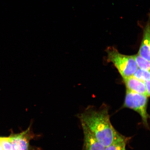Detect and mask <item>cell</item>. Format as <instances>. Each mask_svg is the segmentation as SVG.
<instances>
[{"instance_id":"6da1fadb","label":"cell","mask_w":150,"mask_h":150,"mask_svg":"<svg viewBox=\"0 0 150 150\" xmlns=\"http://www.w3.org/2000/svg\"><path fill=\"white\" fill-rule=\"evenodd\" d=\"M78 117L81 122L87 127L105 147L110 145L119 134L110 122L108 109L106 106L98 109L88 107Z\"/></svg>"},{"instance_id":"7a4b0ae2","label":"cell","mask_w":150,"mask_h":150,"mask_svg":"<svg viewBox=\"0 0 150 150\" xmlns=\"http://www.w3.org/2000/svg\"><path fill=\"white\" fill-rule=\"evenodd\" d=\"M106 51L108 61L113 64L123 78L133 76L137 70L138 65L132 56L123 55L112 47L108 48Z\"/></svg>"},{"instance_id":"3957f363","label":"cell","mask_w":150,"mask_h":150,"mask_svg":"<svg viewBox=\"0 0 150 150\" xmlns=\"http://www.w3.org/2000/svg\"><path fill=\"white\" fill-rule=\"evenodd\" d=\"M148 97L147 95L134 92L127 89L124 107L134 110L139 114L146 126H148L149 117L147 113Z\"/></svg>"},{"instance_id":"277c9868","label":"cell","mask_w":150,"mask_h":150,"mask_svg":"<svg viewBox=\"0 0 150 150\" xmlns=\"http://www.w3.org/2000/svg\"><path fill=\"white\" fill-rule=\"evenodd\" d=\"M33 137L30 127L23 132L9 137L12 150H29L30 142Z\"/></svg>"},{"instance_id":"5b68a950","label":"cell","mask_w":150,"mask_h":150,"mask_svg":"<svg viewBox=\"0 0 150 150\" xmlns=\"http://www.w3.org/2000/svg\"><path fill=\"white\" fill-rule=\"evenodd\" d=\"M81 123L84 135L82 150H105L106 147L97 139L84 123Z\"/></svg>"},{"instance_id":"8992f818","label":"cell","mask_w":150,"mask_h":150,"mask_svg":"<svg viewBox=\"0 0 150 150\" xmlns=\"http://www.w3.org/2000/svg\"><path fill=\"white\" fill-rule=\"evenodd\" d=\"M123 79L127 89L134 92L147 95L146 86L144 82L132 76Z\"/></svg>"},{"instance_id":"52a82bcc","label":"cell","mask_w":150,"mask_h":150,"mask_svg":"<svg viewBox=\"0 0 150 150\" xmlns=\"http://www.w3.org/2000/svg\"><path fill=\"white\" fill-rule=\"evenodd\" d=\"M128 140V138L119 133L112 143L105 147V150H125Z\"/></svg>"},{"instance_id":"ba28073f","label":"cell","mask_w":150,"mask_h":150,"mask_svg":"<svg viewBox=\"0 0 150 150\" xmlns=\"http://www.w3.org/2000/svg\"><path fill=\"white\" fill-rule=\"evenodd\" d=\"M147 38L143 35L142 44L138 54L147 60L150 61V43Z\"/></svg>"},{"instance_id":"9c48e42d","label":"cell","mask_w":150,"mask_h":150,"mask_svg":"<svg viewBox=\"0 0 150 150\" xmlns=\"http://www.w3.org/2000/svg\"><path fill=\"white\" fill-rule=\"evenodd\" d=\"M132 56L135 60L139 68L150 71V61L144 59L138 54Z\"/></svg>"},{"instance_id":"30bf717a","label":"cell","mask_w":150,"mask_h":150,"mask_svg":"<svg viewBox=\"0 0 150 150\" xmlns=\"http://www.w3.org/2000/svg\"><path fill=\"white\" fill-rule=\"evenodd\" d=\"M132 76L143 82L150 80V71L138 68Z\"/></svg>"},{"instance_id":"8fae6325","label":"cell","mask_w":150,"mask_h":150,"mask_svg":"<svg viewBox=\"0 0 150 150\" xmlns=\"http://www.w3.org/2000/svg\"><path fill=\"white\" fill-rule=\"evenodd\" d=\"M0 144L3 150H12V143L9 137H0Z\"/></svg>"},{"instance_id":"7c38bea8","label":"cell","mask_w":150,"mask_h":150,"mask_svg":"<svg viewBox=\"0 0 150 150\" xmlns=\"http://www.w3.org/2000/svg\"><path fill=\"white\" fill-rule=\"evenodd\" d=\"M143 35H145L147 37L148 40L150 43V27L149 22H148L144 28Z\"/></svg>"},{"instance_id":"4fadbf2b","label":"cell","mask_w":150,"mask_h":150,"mask_svg":"<svg viewBox=\"0 0 150 150\" xmlns=\"http://www.w3.org/2000/svg\"><path fill=\"white\" fill-rule=\"evenodd\" d=\"M146 88V94L148 97H150V80L144 81Z\"/></svg>"},{"instance_id":"5bb4252c","label":"cell","mask_w":150,"mask_h":150,"mask_svg":"<svg viewBox=\"0 0 150 150\" xmlns=\"http://www.w3.org/2000/svg\"><path fill=\"white\" fill-rule=\"evenodd\" d=\"M0 150H3L1 144H0Z\"/></svg>"},{"instance_id":"9a60e30c","label":"cell","mask_w":150,"mask_h":150,"mask_svg":"<svg viewBox=\"0 0 150 150\" xmlns=\"http://www.w3.org/2000/svg\"><path fill=\"white\" fill-rule=\"evenodd\" d=\"M149 18H150V21L149 22V25H150V14H149Z\"/></svg>"},{"instance_id":"2e32d148","label":"cell","mask_w":150,"mask_h":150,"mask_svg":"<svg viewBox=\"0 0 150 150\" xmlns=\"http://www.w3.org/2000/svg\"><path fill=\"white\" fill-rule=\"evenodd\" d=\"M125 150H126V149Z\"/></svg>"}]
</instances>
